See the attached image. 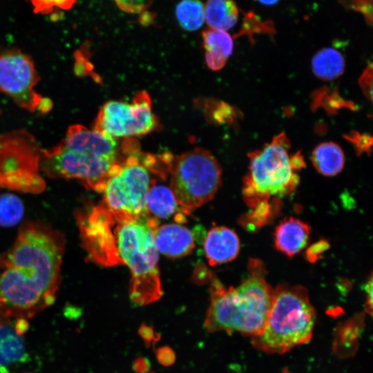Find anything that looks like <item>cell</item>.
<instances>
[{
	"label": "cell",
	"mask_w": 373,
	"mask_h": 373,
	"mask_svg": "<svg viewBox=\"0 0 373 373\" xmlns=\"http://www.w3.org/2000/svg\"><path fill=\"white\" fill-rule=\"evenodd\" d=\"M38 81L34 63L28 55L18 49L0 54V90L21 108L30 112H47L52 103L35 90Z\"/></svg>",
	"instance_id": "30bf717a"
},
{
	"label": "cell",
	"mask_w": 373,
	"mask_h": 373,
	"mask_svg": "<svg viewBox=\"0 0 373 373\" xmlns=\"http://www.w3.org/2000/svg\"><path fill=\"white\" fill-rule=\"evenodd\" d=\"M340 3L347 10L361 12L367 23H372V0H339Z\"/></svg>",
	"instance_id": "83f0119b"
},
{
	"label": "cell",
	"mask_w": 373,
	"mask_h": 373,
	"mask_svg": "<svg viewBox=\"0 0 373 373\" xmlns=\"http://www.w3.org/2000/svg\"><path fill=\"white\" fill-rule=\"evenodd\" d=\"M364 290L366 293L365 307L369 314L372 312V275L371 274L369 279L364 285Z\"/></svg>",
	"instance_id": "e575fe53"
},
{
	"label": "cell",
	"mask_w": 373,
	"mask_h": 373,
	"mask_svg": "<svg viewBox=\"0 0 373 373\" xmlns=\"http://www.w3.org/2000/svg\"><path fill=\"white\" fill-rule=\"evenodd\" d=\"M312 108L313 110L323 107L327 112L334 113L342 108L355 109L352 102L343 99L337 91L322 88L312 94Z\"/></svg>",
	"instance_id": "603a6c76"
},
{
	"label": "cell",
	"mask_w": 373,
	"mask_h": 373,
	"mask_svg": "<svg viewBox=\"0 0 373 373\" xmlns=\"http://www.w3.org/2000/svg\"><path fill=\"white\" fill-rule=\"evenodd\" d=\"M202 37L207 66L215 71L222 69L233 52L231 36L225 30L208 28Z\"/></svg>",
	"instance_id": "9a60e30c"
},
{
	"label": "cell",
	"mask_w": 373,
	"mask_h": 373,
	"mask_svg": "<svg viewBox=\"0 0 373 373\" xmlns=\"http://www.w3.org/2000/svg\"><path fill=\"white\" fill-rule=\"evenodd\" d=\"M311 160L320 174L334 176L343 170L345 165V155L338 144L334 142H325L314 149Z\"/></svg>",
	"instance_id": "2e32d148"
},
{
	"label": "cell",
	"mask_w": 373,
	"mask_h": 373,
	"mask_svg": "<svg viewBox=\"0 0 373 373\" xmlns=\"http://www.w3.org/2000/svg\"><path fill=\"white\" fill-rule=\"evenodd\" d=\"M137 332L146 347H149L151 345L154 347L155 343L160 341L161 338V335L155 331L152 325H149L145 323H142L140 325Z\"/></svg>",
	"instance_id": "f546056e"
},
{
	"label": "cell",
	"mask_w": 373,
	"mask_h": 373,
	"mask_svg": "<svg viewBox=\"0 0 373 373\" xmlns=\"http://www.w3.org/2000/svg\"><path fill=\"white\" fill-rule=\"evenodd\" d=\"M157 251L169 258H180L189 254L195 247L192 232L178 224L157 226L153 231Z\"/></svg>",
	"instance_id": "8fae6325"
},
{
	"label": "cell",
	"mask_w": 373,
	"mask_h": 373,
	"mask_svg": "<svg viewBox=\"0 0 373 373\" xmlns=\"http://www.w3.org/2000/svg\"><path fill=\"white\" fill-rule=\"evenodd\" d=\"M211 272L210 303L204 326L210 333L224 331L256 337L262 332L271 303L274 289L265 279L264 263L249 260L247 274L236 287H226Z\"/></svg>",
	"instance_id": "277c9868"
},
{
	"label": "cell",
	"mask_w": 373,
	"mask_h": 373,
	"mask_svg": "<svg viewBox=\"0 0 373 373\" xmlns=\"http://www.w3.org/2000/svg\"><path fill=\"white\" fill-rule=\"evenodd\" d=\"M27 373H30V372H27Z\"/></svg>",
	"instance_id": "74e56055"
},
{
	"label": "cell",
	"mask_w": 373,
	"mask_h": 373,
	"mask_svg": "<svg viewBox=\"0 0 373 373\" xmlns=\"http://www.w3.org/2000/svg\"><path fill=\"white\" fill-rule=\"evenodd\" d=\"M24 208L21 200L15 195L5 193L0 195V225L12 227L19 222Z\"/></svg>",
	"instance_id": "7402d4cb"
},
{
	"label": "cell",
	"mask_w": 373,
	"mask_h": 373,
	"mask_svg": "<svg viewBox=\"0 0 373 373\" xmlns=\"http://www.w3.org/2000/svg\"><path fill=\"white\" fill-rule=\"evenodd\" d=\"M155 352L157 361L163 366H171L175 361V352L169 346L160 347Z\"/></svg>",
	"instance_id": "1f68e13d"
},
{
	"label": "cell",
	"mask_w": 373,
	"mask_h": 373,
	"mask_svg": "<svg viewBox=\"0 0 373 373\" xmlns=\"http://www.w3.org/2000/svg\"><path fill=\"white\" fill-rule=\"evenodd\" d=\"M309 236L307 223L292 217L285 218L275 229L274 246L278 251L292 257L306 247Z\"/></svg>",
	"instance_id": "4fadbf2b"
},
{
	"label": "cell",
	"mask_w": 373,
	"mask_h": 373,
	"mask_svg": "<svg viewBox=\"0 0 373 373\" xmlns=\"http://www.w3.org/2000/svg\"><path fill=\"white\" fill-rule=\"evenodd\" d=\"M147 373H155V372H148Z\"/></svg>",
	"instance_id": "8d00e7d4"
},
{
	"label": "cell",
	"mask_w": 373,
	"mask_h": 373,
	"mask_svg": "<svg viewBox=\"0 0 373 373\" xmlns=\"http://www.w3.org/2000/svg\"><path fill=\"white\" fill-rule=\"evenodd\" d=\"M124 159L119 170L107 181L100 201L108 209L131 215L149 213L146 198L155 182L142 160V152L133 138L124 139L120 146Z\"/></svg>",
	"instance_id": "ba28073f"
},
{
	"label": "cell",
	"mask_w": 373,
	"mask_h": 373,
	"mask_svg": "<svg viewBox=\"0 0 373 373\" xmlns=\"http://www.w3.org/2000/svg\"><path fill=\"white\" fill-rule=\"evenodd\" d=\"M312 69L319 79L332 81L343 74L345 60L342 53L336 48H323L313 56Z\"/></svg>",
	"instance_id": "e0dca14e"
},
{
	"label": "cell",
	"mask_w": 373,
	"mask_h": 373,
	"mask_svg": "<svg viewBox=\"0 0 373 373\" xmlns=\"http://www.w3.org/2000/svg\"><path fill=\"white\" fill-rule=\"evenodd\" d=\"M117 6L126 12L139 13L144 10L151 0H114Z\"/></svg>",
	"instance_id": "f1b7e54d"
},
{
	"label": "cell",
	"mask_w": 373,
	"mask_h": 373,
	"mask_svg": "<svg viewBox=\"0 0 373 373\" xmlns=\"http://www.w3.org/2000/svg\"><path fill=\"white\" fill-rule=\"evenodd\" d=\"M240 249V239L237 233L224 226L211 228L204 241L206 258L212 267L234 260Z\"/></svg>",
	"instance_id": "7c38bea8"
},
{
	"label": "cell",
	"mask_w": 373,
	"mask_h": 373,
	"mask_svg": "<svg viewBox=\"0 0 373 373\" xmlns=\"http://www.w3.org/2000/svg\"><path fill=\"white\" fill-rule=\"evenodd\" d=\"M149 360L144 356L136 358L132 365L133 370L135 373H147L151 368Z\"/></svg>",
	"instance_id": "836d02e7"
},
{
	"label": "cell",
	"mask_w": 373,
	"mask_h": 373,
	"mask_svg": "<svg viewBox=\"0 0 373 373\" xmlns=\"http://www.w3.org/2000/svg\"><path fill=\"white\" fill-rule=\"evenodd\" d=\"M124 159L116 139L75 124L56 146L41 151L39 165L50 178L77 180L102 193Z\"/></svg>",
	"instance_id": "3957f363"
},
{
	"label": "cell",
	"mask_w": 373,
	"mask_h": 373,
	"mask_svg": "<svg viewBox=\"0 0 373 373\" xmlns=\"http://www.w3.org/2000/svg\"><path fill=\"white\" fill-rule=\"evenodd\" d=\"M268 33L273 35L275 32L274 24L270 21H262L256 15L252 12L245 15L244 22L240 32L238 36L247 35L250 39H252V35L254 33Z\"/></svg>",
	"instance_id": "d4e9b609"
},
{
	"label": "cell",
	"mask_w": 373,
	"mask_h": 373,
	"mask_svg": "<svg viewBox=\"0 0 373 373\" xmlns=\"http://www.w3.org/2000/svg\"><path fill=\"white\" fill-rule=\"evenodd\" d=\"M281 200L263 202L242 216L240 224L247 230L253 231L269 223L279 213Z\"/></svg>",
	"instance_id": "ffe728a7"
},
{
	"label": "cell",
	"mask_w": 373,
	"mask_h": 373,
	"mask_svg": "<svg viewBox=\"0 0 373 373\" xmlns=\"http://www.w3.org/2000/svg\"><path fill=\"white\" fill-rule=\"evenodd\" d=\"M17 320L0 325V373H9L10 367L29 358L23 335L17 330Z\"/></svg>",
	"instance_id": "5bb4252c"
},
{
	"label": "cell",
	"mask_w": 373,
	"mask_h": 373,
	"mask_svg": "<svg viewBox=\"0 0 373 373\" xmlns=\"http://www.w3.org/2000/svg\"><path fill=\"white\" fill-rule=\"evenodd\" d=\"M65 248L64 235L41 222H28L0 255V313L33 317L54 303Z\"/></svg>",
	"instance_id": "7a4b0ae2"
},
{
	"label": "cell",
	"mask_w": 373,
	"mask_h": 373,
	"mask_svg": "<svg viewBox=\"0 0 373 373\" xmlns=\"http://www.w3.org/2000/svg\"><path fill=\"white\" fill-rule=\"evenodd\" d=\"M207 117L216 124H233L240 115V111L227 103L209 100L204 105Z\"/></svg>",
	"instance_id": "cb8c5ba5"
},
{
	"label": "cell",
	"mask_w": 373,
	"mask_h": 373,
	"mask_svg": "<svg viewBox=\"0 0 373 373\" xmlns=\"http://www.w3.org/2000/svg\"><path fill=\"white\" fill-rule=\"evenodd\" d=\"M359 86L363 94L370 101L372 96V64H370L363 72L358 79Z\"/></svg>",
	"instance_id": "4dcf8cb0"
},
{
	"label": "cell",
	"mask_w": 373,
	"mask_h": 373,
	"mask_svg": "<svg viewBox=\"0 0 373 373\" xmlns=\"http://www.w3.org/2000/svg\"><path fill=\"white\" fill-rule=\"evenodd\" d=\"M344 137L354 146L358 155H361L364 153L366 154L371 153L372 137L370 135L352 131L345 134Z\"/></svg>",
	"instance_id": "4316f807"
},
{
	"label": "cell",
	"mask_w": 373,
	"mask_h": 373,
	"mask_svg": "<svg viewBox=\"0 0 373 373\" xmlns=\"http://www.w3.org/2000/svg\"><path fill=\"white\" fill-rule=\"evenodd\" d=\"M178 202L170 187L155 182L149 188L146 198L149 213L159 219L171 216L177 210Z\"/></svg>",
	"instance_id": "d6986e66"
},
{
	"label": "cell",
	"mask_w": 373,
	"mask_h": 373,
	"mask_svg": "<svg viewBox=\"0 0 373 373\" xmlns=\"http://www.w3.org/2000/svg\"><path fill=\"white\" fill-rule=\"evenodd\" d=\"M290 149L289 139L280 133L261 149L248 153L242 195L249 209L263 202L281 200L296 191L300 181L298 171L305 162L300 151L290 155Z\"/></svg>",
	"instance_id": "5b68a950"
},
{
	"label": "cell",
	"mask_w": 373,
	"mask_h": 373,
	"mask_svg": "<svg viewBox=\"0 0 373 373\" xmlns=\"http://www.w3.org/2000/svg\"><path fill=\"white\" fill-rule=\"evenodd\" d=\"M204 12L209 28L225 31L232 28L239 18L233 0H207Z\"/></svg>",
	"instance_id": "ac0fdd59"
},
{
	"label": "cell",
	"mask_w": 373,
	"mask_h": 373,
	"mask_svg": "<svg viewBox=\"0 0 373 373\" xmlns=\"http://www.w3.org/2000/svg\"><path fill=\"white\" fill-rule=\"evenodd\" d=\"M157 117L146 91H139L130 103L111 100L99 109L93 129L111 138H133L157 130Z\"/></svg>",
	"instance_id": "9c48e42d"
},
{
	"label": "cell",
	"mask_w": 373,
	"mask_h": 373,
	"mask_svg": "<svg viewBox=\"0 0 373 373\" xmlns=\"http://www.w3.org/2000/svg\"><path fill=\"white\" fill-rule=\"evenodd\" d=\"M170 189L185 213L213 199L222 180V169L214 156L195 148L173 157L169 169Z\"/></svg>",
	"instance_id": "52a82bcc"
},
{
	"label": "cell",
	"mask_w": 373,
	"mask_h": 373,
	"mask_svg": "<svg viewBox=\"0 0 373 373\" xmlns=\"http://www.w3.org/2000/svg\"><path fill=\"white\" fill-rule=\"evenodd\" d=\"M315 321L307 290L300 285H280L274 289L264 328L251 343L265 352L284 354L311 340Z\"/></svg>",
	"instance_id": "8992f818"
},
{
	"label": "cell",
	"mask_w": 373,
	"mask_h": 373,
	"mask_svg": "<svg viewBox=\"0 0 373 373\" xmlns=\"http://www.w3.org/2000/svg\"><path fill=\"white\" fill-rule=\"evenodd\" d=\"M82 245L89 260L104 267L126 265L131 271V301L144 306L163 295L153 231L158 219L149 213L113 211L101 202L77 213Z\"/></svg>",
	"instance_id": "6da1fadb"
},
{
	"label": "cell",
	"mask_w": 373,
	"mask_h": 373,
	"mask_svg": "<svg viewBox=\"0 0 373 373\" xmlns=\"http://www.w3.org/2000/svg\"><path fill=\"white\" fill-rule=\"evenodd\" d=\"M34 12L36 14L48 15L52 13L56 8L67 10L70 9L77 0H30Z\"/></svg>",
	"instance_id": "484cf974"
},
{
	"label": "cell",
	"mask_w": 373,
	"mask_h": 373,
	"mask_svg": "<svg viewBox=\"0 0 373 373\" xmlns=\"http://www.w3.org/2000/svg\"><path fill=\"white\" fill-rule=\"evenodd\" d=\"M258 3L265 6H274L279 2L280 0H256Z\"/></svg>",
	"instance_id": "d590c367"
},
{
	"label": "cell",
	"mask_w": 373,
	"mask_h": 373,
	"mask_svg": "<svg viewBox=\"0 0 373 373\" xmlns=\"http://www.w3.org/2000/svg\"><path fill=\"white\" fill-rule=\"evenodd\" d=\"M329 248V243L325 240H321L309 247L306 251L307 259L312 262L318 260L321 254Z\"/></svg>",
	"instance_id": "d6a6232c"
},
{
	"label": "cell",
	"mask_w": 373,
	"mask_h": 373,
	"mask_svg": "<svg viewBox=\"0 0 373 373\" xmlns=\"http://www.w3.org/2000/svg\"><path fill=\"white\" fill-rule=\"evenodd\" d=\"M175 16L184 30H197L205 21L204 6L200 0H182L176 6Z\"/></svg>",
	"instance_id": "44dd1931"
}]
</instances>
